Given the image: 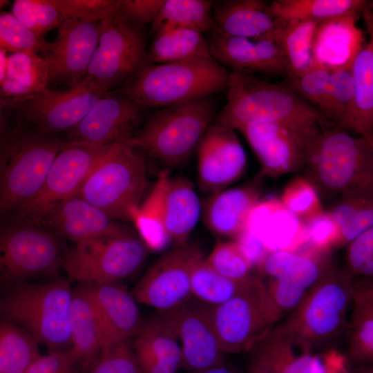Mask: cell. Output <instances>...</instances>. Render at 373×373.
<instances>
[{
	"instance_id": "34",
	"label": "cell",
	"mask_w": 373,
	"mask_h": 373,
	"mask_svg": "<svg viewBox=\"0 0 373 373\" xmlns=\"http://www.w3.org/2000/svg\"><path fill=\"white\" fill-rule=\"evenodd\" d=\"M49 85L46 59L39 53L15 52L8 57V68L0 82L1 97H21L39 94Z\"/></svg>"
},
{
	"instance_id": "6",
	"label": "cell",
	"mask_w": 373,
	"mask_h": 373,
	"mask_svg": "<svg viewBox=\"0 0 373 373\" xmlns=\"http://www.w3.org/2000/svg\"><path fill=\"white\" fill-rule=\"evenodd\" d=\"M213 96L162 108L124 143L169 166L183 164L216 117Z\"/></svg>"
},
{
	"instance_id": "21",
	"label": "cell",
	"mask_w": 373,
	"mask_h": 373,
	"mask_svg": "<svg viewBox=\"0 0 373 373\" xmlns=\"http://www.w3.org/2000/svg\"><path fill=\"white\" fill-rule=\"evenodd\" d=\"M40 222L59 238L75 242L135 234L130 229L78 195L53 204Z\"/></svg>"
},
{
	"instance_id": "60",
	"label": "cell",
	"mask_w": 373,
	"mask_h": 373,
	"mask_svg": "<svg viewBox=\"0 0 373 373\" xmlns=\"http://www.w3.org/2000/svg\"><path fill=\"white\" fill-rule=\"evenodd\" d=\"M8 52L3 48H0V82L2 81L6 75L8 68Z\"/></svg>"
},
{
	"instance_id": "48",
	"label": "cell",
	"mask_w": 373,
	"mask_h": 373,
	"mask_svg": "<svg viewBox=\"0 0 373 373\" xmlns=\"http://www.w3.org/2000/svg\"><path fill=\"white\" fill-rule=\"evenodd\" d=\"M280 200L305 223L325 211L316 188L306 176L291 180L283 189Z\"/></svg>"
},
{
	"instance_id": "38",
	"label": "cell",
	"mask_w": 373,
	"mask_h": 373,
	"mask_svg": "<svg viewBox=\"0 0 373 373\" xmlns=\"http://www.w3.org/2000/svg\"><path fill=\"white\" fill-rule=\"evenodd\" d=\"M257 276L243 280H233L213 269L201 254L195 260L190 279L191 295L211 307L221 305L249 287Z\"/></svg>"
},
{
	"instance_id": "44",
	"label": "cell",
	"mask_w": 373,
	"mask_h": 373,
	"mask_svg": "<svg viewBox=\"0 0 373 373\" xmlns=\"http://www.w3.org/2000/svg\"><path fill=\"white\" fill-rule=\"evenodd\" d=\"M346 356L352 369L373 364V311L352 302Z\"/></svg>"
},
{
	"instance_id": "36",
	"label": "cell",
	"mask_w": 373,
	"mask_h": 373,
	"mask_svg": "<svg viewBox=\"0 0 373 373\" xmlns=\"http://www.w3.org/2000/svg\"><path fill=\"white\" fill-rule=\"evenodd\" d=\"M169 175V171L160 173L147 197L134 211L131 220L139 237L151 251H161L171 242L164 214V193Z\"/></svg>"
},
{
	"instance_id": "16",
	"label": "cell",
	"mask_w": 373,
	"mask_h": 373,
	"mask_svg": "<svg viewBox=\"0 0 373 373\" xmlns=\"http://www.w3.org/2000/svg\"><path fill=\"white\" fill-rule=\"evenodd\" d=\"M176 334L181 346L180 369L197 370L224 363L211 317V306L189 301L158 312Z\"/></svg>"
},
{
	"instance_id": "41",
	"label": "cell",
	"mask_w": 373,
	"mask_h": 373,
	"mask_svg": "<svg viewBox=\"0 0 373 373\" xmlns=\"http://www.w3.org/2000/svg\"><path fill=\"white\" fill-rule=\"evenodd\" d=\"M39 342L17 323L0 324V373H25L41 356Z\"/></svg>"
},
{
	"instance_id": "62",
	"label": "cell",
	"mask_w": 373,
	"mask_h": 373,
	"mask_svg": "<svg viewBox=\"0 0 373 373\" xmlns=\"http://www.w3.org/2000/svg\"><path fill=\"white\" fill-rule=\"evenodd\" d=\"M351 373H373V364L352 368Z\"/></svg>"
},
{
	"instance_id": "13",
	"label": "cell",
	"mask_w": 373,
	"mask_h": 373,
	"mask_svg": "<svg viewBox=\"0 0 373 373\" xmlns=\"http://www.w3.org/2000/svg\"><path fill=\"white\" fill-rule=\"evenodd\" d=\"M108 92L84 80L66 89L51 90L21 97H1V110L41 132L53 135L77 126L93 105Z\"/></svg>"
},
{
	"instance_id": "5",
	"label": "cell",
	"mask_w": 373,
	"mask_h": 373,
	"mask_svg": "<svg viewBox=\"0 0 373 373\" xmlns=\"http://www.w3.org/2000/svg\"><path fill=\"white\" fill-rule=\"evenodd\" d=\"M353 279L345 268L334 265L276 328L312 352L328 347L347 331Z\"/></svg>"
},
{
	"instance_id": "15",
	"label": "cell",
	"mask_w": 373,
	"mask_h": 373,
	"mask_svg": "<svg viewBox=\"0 0 373 373\" xmlns=\"http://www.w3.org/2000/svg\"><path fill=\"white\" fill-rule=\"evenodd\" d=\"M201 254L187 243L162 254L132 289L137 302L164 312L189 301L192 267Z\"/></svg>"
},
{
	"instance_id": "43",
	"label": "cell",
	"mask_w": 373,
	"mask_h": 373,
	"mask_svg": "<svg viewBox=\"0 0 373 373\" xmlns=\"http://www.w3.org/2000/svg\"><path fill=\"white\" fill-rule=\"evenodd\" d=\"M133 345L135 350L146 352L180 369L182 351L180 341L159 313L144 321Z\"/></svg>"
},
{
	"instance_id": "55",
	"label": "cell",
	"mask_w": 373,
	"mask_h": 373,
	"mask_svg": "<svg viewBox=\"0 0 373 373\" xmlns=\"http://www.w3.org/2000/svg\"><path fill=\"white\" fill-rule=\"evenodd\" d=\"M25 373H82L68 350L41 355Z\"/></svg>"
},
{
	"instance_id": "57",
	"label": "cell",
	"mask_w": 373,
	"mask_h": 373,
	"mask_svg": "<svg viewBox=\"0 0 373 373\" xmlns=\"http://www.w3.org/2000/svg\"><path fill=\"white\" fill-rule=\"evenodd\" d=\"M352 302L361 304L373 311V279L356 276L353 279Z\"/></svg>"
},
{
	"instance_id": "25",
	"label": "cell",
	"mask_w": 373,
	"mask_h": 373,
	"mask_svg": "<svg viewBox=\"0 0 373 373\" xmlns=\"http://www.w3.org/2000/svg\"><path fill=\"white\" fill-rule=\"evenodd\" d=\"M246 229L256 236L269 251H297L308 244L306 224L280 198L260 200L251 211Z\"/></svg>"
},
{
	"instance_id": "19",
	"label": "cell",
	"mask_w": 373,
	"mask_h": 373,
	"mask_svg": "<svg viewBox=\"0 0 373 373\" xmlns=\"http://www.w3.org/2000/svg\"><path fill=\"white\" fill-rule=\"evenodd\" d=\"M200 189L209 195L220 191L242 175L245 151L235 130L213 123L196 151Z\"/></svg>"
},
{
	"instance_id": "58",
	"label": "cell",
	"mask_w": 373,
	"mask_h": 373,
	"mask_svg": "<svg viewBox=\"0 0 373 373\" xmlns=\"http://www.w3.org/2000/svg\"><path fill=\"white\" fill-rule=\"evenodd\" d=\"M185 373H240L236 369L227 365L224 363L204 369L186 371Z\"/></svg>"
},
{
	"instance_id": "12",
	"label": "cell",
	"mask_w": 373,
	"mask_h": 373,
	"mask_svg": "<svg viewBox=\"0 0 373 373\" xmlns=\"http://www.w3.org/2000/svg\"><path fill=\"white\" fill-rule=\"evenodd\" d=\"M212 323L224 354L254 350L279 321L257 276L247 289L228 301L211 307Z\"/></svg>"
},
{
	"instance_id": "37",
	"label": "cell",
	"mask_w": 373,
	"mask_h": 373,
	"mask_svg": "<svg viewBox=\"0 0 373 373\" xmlns=\"http://www.w3.org/2000/svg\"><path fill=\"white\" fill-rule=\"evenodd\" d=\"M254 350V356L277 373H312V351L276 328L271 329Z\"/></svg>"
},
{
	"instance_id": "4",
	"label": "cell",
	"mask_w": 373,
	"mask_h": 373,
	"mask_svg": "<svg viewBox=\"0 0 373 373\" xmlns=\"http://www.w3.org/2000/svg\"><path fill=\"white\" fill-rule=\"evenodd\" d=\"M73 289L67 279L21 282L8 287L0 302L3 319L17 323L49 351L70 347Z\"/></svg>"
},
{
	"instance_id": "63",
	"label": "cell",
	"mask_w": 373,
	"mask_h": 373,
	"mask_svg": "<svg viewBox=\"0 0 373 373\" xmlns=\"http://www.w3.org/2000/svg\"><path fill=\"white\" fill-rule=\"evenodd\" d=\"M9 2L8 1L1 0V8L2 6H4L6 4H8Z\"/></svg>"
},
{
	"instance_id": "35",
	"label": "cell",
	"mask_w": 373,
	"mask_h": 373,
	"mask_svg": "<svg viewBox=\"0 0 373 373\" xmlns=\"http://www.w3.org/2000/svg\"><path fill=\"white\" fill-rule=\"evenodd\" d=\"M372 4L365 0H274L268 3V7L282 21L321 22L342 16L358 17Z\"/></svg>"
},
{
	"instance_id": "50",
	"label": "cell",
	"mask_w": 373,
	"mask_h": 373,
	"mask_svg": "<svg viewBox=\"0 0 373 373\" xmlns=\"http://www.w3.org/2000/svg\"><path fill=\"white\" fill-rule=\"evenodd\" d=\"M88 373H142L129 340L103 347Z\"/></svg>"
},
{
	"instance_id": "26",
	"label": "cell",
	"mask_w": 373,
	"mask_h": 373,
	"mask_svg": "<svg viewBox=\"0 0 373 373\" xmlns=\"http://www.w3.org/2000/svg\"><path fill=\"white\" fill-rule=\"evenodd\" d=\"M258 185L225 189L209 195L202 205L205 226L213 234L236 240L245 230L248 217L261 200Z\"/></svg>"
},
{
	"instance_id": "42",
	"label": "cell",
	"mask_w": 373,
	"mask_h": 373,
	"mask_svg": "<svg viewBox=\"0 0 373 373\" xmlns=\"http://www.w3.org/2000/svg\"><path fill=\"white\" fill-rule=\"evenodd\" d=\"M213 3L209 0H164L151 30L156 32L163 27H181L210 32L215 25Z\"/></svg>"
},
{
	"instance_id": "29",
	"label": "cell",
	"mask_w": 373,
	"mask_h": 373,
	"mask_svg": "<svg viewBox=\"0 0 373 373\" xmlns=\"http://www.w3.org/2000/svg\"><path fill=\"white\" fill-rule=\"evenodd\" d=\"M215 27L224 35L272 40L280 20L260 0H230L213 3ZM273 41V40H272Z\"/></svg>"
},
{
	"instance_id": "18",
	"label": "cell",
	"mask_w": 373,
	"mask_h": 373,
	"mask_svg": "<svg viewBox=\"0 0 373 373\" xmlns=\"http://www.w3.org/2000/svg\"><path fill=\"white\" fill-rule=\"evenodd\" d=\"M142 116V106L124 95L108 93L66 133L67 137L70 142L95 146L124 143L136 133Z\"/></svg>"
},
{
	"instance_id": "39",
	"label": "cell",
	"mask_w": 373,
	"mask_h": 373,
	"mask_svg": "<svg viewBox=\"0 0 373 373\" xmlns=\"http://www.w3.org/2000/svg\"><path fill=\"white\" fill-rule=\"evenodd\" d=\"M331 213L340 227L338 248L347 246L373 227V187L341 196L334 202Z\"/></svg>"
},
{
	"instance_id": "33",
	"label": "cell",
	"mask_w": 373,
	"mask_h": 373,
	"mask_svg": "<svg viewBox=\"0 0 373 373\" xmlns=\"http://www.w3.org/2000/svg\"><path fill=\"white\" fill-rule=\"evenodd\" d=\"M212 57L208 40L198 30L163 27L155 32L146 55V65Z\"/></svg>"
},
{
	"instance_id": "22",
	"label": "cell",
	"mask_w": 373,
	"mask_h": 373,
	"mask_svg": "<svg viewBox=\"0 0 373 373\" xmlns=\"http://www.w3.org/2000/svg\"><path fill=\"white\" fill-rule=\"evenodd\" d=\"M207 40L211 56L230 71L289 76L287 59L274 41L229 36L215 25Z\"/></svg>"
},
{
	"instance_id": "31",
	"label": "cell",
	"mask_w": 373,
	"mask_h": 373,
	"mask_svg": "<svg viewBox=\"0 0 373 373\" xmlns=\"http://www.w3.org/2000/svg\"><path fill=\"white\" fill-rule=\"evenodd\" d=\"M363 15L370 39L353 62L355 95L346 129L358 134L373 146V21L369 9Z\"/></svg>"
},
{
	"instance_id": "54",
	"label": "cell",
	"mask_w": 373,
	"mask_h": 373,
	"mask_svg": "<svg viewBox=\"0 0 373 373\" xmlns=\"http://www.w3.org/2000/svg\"><path fill=\"white\" fill-rule=\"evenodd\" d=\"M373 257V227L368 229L347 245L345 270L356 277L364 264Z\"/></svg>"
},
{
	"instance_id": "27",
	"label": "cell",
	"mask_w": 373,
	"mask_h": 373,
	"mask_svg": "<svg viewBox=\"0 0 373 373\" xmlns=\"http://www.w3.org/2000/svg\"><path fill=\"white\" fill-rule=\"evenodd\" d=\"M70 347L68 351L82 373H88L106 344L101 318L85 287L73 289L70 314Z\"/></svg>"
},
{
	"instance_id": "1",
	"label": "cell",
	"mask_w": 373,
	"mask_h": 373,
	"mask_svg": "<svg viewBox=\"0 0 373 373\" xmlns=\"http://www.w3.org/2000/svg\"><path fill=\"white\" fill-rule=\"evenodd\" d=\"M226 103L213 123L239 131L251 124L272 123L289 129L309 146L334 126L314 106L283 85L252 74L231 71Z\"/></svg>"
},
{
	"instance_id": "20",
	"label": "cell",
	"mask_w": 373,
	"mask_h": 373,
	"mask_svg": "<svg viewBox=\"0 0 373 373\" xmlns=\"http://www.w3.org/2000/svg\"><path fill=\"white\" fill-rule=\"evenodd\" d=\"M239 131L260 162V177L278 178L305 171L309 147L289 129L276 124L261 123L247 125Z\"/></svg>"
},
{
	"instance_id": "11",
	"label": "cell",
	"mask_w": 373,
	"mask_h": 373,
	"mask_svg": "<svg viewBox=\"0 0 373 373\" xmlns=\"http://www.w3.org/2000/svg\"><path fill=\"white\" fill-rule=\"evenodd\" d=\"M142 28L117 12L101 19L99 44L82 80L108 92L135 75L146 65Z\"/></svg>"
},
{
	"instance_id": "3",
	"label": "cell",
	"mask_w": 373,
	"mask_h": 373,
	"mask_svg": "<svg viewBox=\"0 0 373 373\" xmlns=\"http://www.w3.org/2000/svg\"><path fill=\"white\" fill-rule=\"evenodd\" d=\"M63 142L19 119L10 127L1 126L2 215L13 211L37 193Z\"/></svg>"
},
{
	"instance_id": "59",
	"label": "cell",
	"mask_w": 373,
	"mask_h": 373,
	"mask_svg": "<svg viewBox=\"0 0 373 373\" xmlns=\"http://www.w3.org/2000/svg\"><path fill=\"white\" fill-rule=\"evenodd\" d=\"M248 373H277L265 362L253 356L249 367Z\"/></svg>"
},
{
	"instance_id": "49",
	"label": "cell",
	"mask_w": 373,
	"mask_h": 373,
	"mask_svg": "<svg viewBox=\"0 0 373 373\" xmlns=\"http://www.w3.org/2000/svg\"><path fill=\"white\" fill-rule=\"evenodd\" d=\"M205 260L216 271L233 280L252 275L253 266L236 240H218Z\"/></svg>"
},
{
	"instance_id": "40",
	"label": "cell",
	"mask_w": 373,
	"mask_h": 373,
	"mask_svg": "<svg viewBox=\"0 0 373 373\" xmlns=\"http://www.w3.org/2000/svg\"><path fill=\"white\" fill-rule=\"evenodd\" d=\"M319 23L308 20H280L272 40L280 46L287 59L289 77L299 75L311 66L312 41Z\"/></svg>"
},
{
	"instance_id": "28",
	"label": "cell",
	"mask_w": 373,
	"mask_h": 373,
	"mask_svg": "<svg viewBox=\"0 0 373 373\" xmlns=\"http://www.w3.org/2000/svg\"><path fill=\"white\" fill-rule=\"evenodd\" d=\"M332 251L307 245L297 251H269L258 269L268 279H283L309 291L334 266Z\"/></svg>"
},
{
	"instance_id": "47",
	"label": "cell",
	"mask_w": 373,
	"mask_h": 373,
	"mask_svg": "<svg viewBox=\"0 0 373 373\" xmlns=\"http://www.w3.org/2000/svg\"><path fill=\"white\" fill-rule=\"evenodd\" d=\"M332 71L328 67L312 60L307 70L299 75L286 77L282 84L324 115Z\"/></svg>"
},
{
	"instance_id": "10",
	"label": "cell",
	"mask_w": 373,
	"mask_h": 373,
	"mask_svg": "<svg viewBox=\"0 0 373 373\" xmlns=\"http://www.w3.org/2000/svg\"><path fill=\"white\" fill-rule=\"evenodd\" d=\"M149 249L136 233L75 242L64 255L62 269L70 282L79 284L120 283L135 274Z\"/></svg>"
},
{
	"instance_id": "32",
	"label": "cell",
	"mask_w": 373,
	"mask_h": 373,
	"mask_svg": "<svg viewBox=\"0 0 373 373\" xmlns=\"http://www.w3.org/2000/svg\"><path fill=\"white\" fill-rule=\"evenodd\" d=\"M202 213V205L194 186L184 176L168 178L164 198V222L175 246L187 243Z\"/></svg>"
},
{
	"instance_id": "9",
	"label": "cell",
	"mask_w": 373,
	"mask_h": 373,
	"mask_svg": "<svg viewBox=\"0 0 373 373\" xmlns=\"http://www.w3.org/2000/svg\"><path fill=\"white\" fill-rule=\"evenodd\" d=\"M146 183V162L125 143L109 146L76 195L114 220H131Z\"/></svg>"
},
{
	"instance_id": "52",
	"label": "cell",
	"mask_w": 373,
	"mask_h": 373,
	"mask_svg": "<svg viewBox=\"0 0 373 373\" xmlns=\"http://www.w3.org/2000/svg\"><path fill=\"white\" fill-rule=\"evenodd\" d=\"M308 231V244L323 250L338 248L340 227L328 211L305 222Z\"/></svg>"
},
{
	"instance_id": "30",
	"label": "cell",
	"mask_w": 373,
	"mask_h": 373,
	"mask_svg": "<svg viewBox=\"0 0 373 373\" xmlns=\"http://www.w3.org/2000/svg\"><path fill=\"white\" fill-rule=\"evenodd\" d=\"M357 18L342 16L320 22L313 37L312 60L331 70L353 63L363 42Z\"/></svg>"
},
{
	"instance_id": "51",
	"label": "cell",
	"mask_w": 373,
	"mask_h": 373,
	"mask_svg": "<svg viewBox=\"0 0 373 373\" xmlns=\"http://www.w3.org/2000/svg\"><path fill=\"white\" fill-rule=\"evenodd\" d=\"M263 284L279 320L294 311L309 291L280 278L268 279Z\"/></svg>"
},
{
	"instance_id": "7",
	"label": "cell",
	"mask_w": 373,
	"mask_h": 373,
	"mask_svg": "<svg viewBox=\"0 0 373 373\" xmlns=\"http://www.w3.org/2000/svg\"><path fill=\"white\" fill-rule=\"evenodd\" d=\"M306 177L319 195L336 198L373 186V146L344 129H325L307 160Z\"/></svg>"
},
{
	"instance_id": "2",
	"label": "cell",
	"mask_w": 373,
	"mask_h": 373,
	"mask_svg": "<svg viewBox=\"0 0 373 373\" xmlns=\"http://www.w3.org/2000/svg\"><path fill=\"white\" fill-rule=\"evenodd\" d=\"M230 73L213 57L148 64L115 93L142 107L164 108L227 90Z\"/></svg>"
},
{
	"instance_id": "53",
	"label": "cell",
	"mask_w": 373,
	"mask_h": 373,
	"mask_svg": "<svg viewBox=\"0 0 373 373\" xmlns=\"http://www.w3.org/2000/svg\"><path fill=\"white\" fill-rule=\"evenodd\" d=\"M164 0H120L117 13L128 21L142 27L157 19Z\"/></svg>"
},
{
	"instance_id": "46",
	"label": "cell",
	"mask_w": 373,
	"mask_h": 373,
	"mask_svg": "<svg viewBox=\"0 0 373 373\" xmlns=\"http://www.w3.org/2000/svg\"><path fill=\"white\" fill-rule=\"evenodd\" d=\"M0 48L8 52H51L55 42L47 41L41 36L24 26L11 12H1L0 15Z\"/></svg>"
},
{
	"instance_id": "17",
	"label": "cell",
	"mask_w": 373,
	"mask_h": 373,
	"mask_svg": "<svg viewBox=\"0 0 373 373\" xmlns=\"http://www.w3.org/2000/svg\"><path fill=\"white\" fill-rule=\"evenodd\" d=\"M99 21L70 19L57 28L55 47L44 54L49 85L71 87L86 76L99 44Z\"/></svg>"
},
{
	"instance_id": "8",
	"label": "cell",
	"mask_w": 373,
	"mask_h": 373,
	"mask_svg": "<svg viewBox=\"0 0 373 373\" xmlns=\"http://www.w3.org/2000/svg\"><path fill=\"white\" fill-rule=\"evenodd\" d=\"M0 232L1 280L8 287L33 279L57 277L64 255L59 237L41 222L15 212Z\"/></svg>"
},
{
	"instance_id": "24",
	"label": "cell",
	"mask_w": 373,
	"mask_h": 373,
	"mask_svg": "<svg viewBox=\"0 0 373 373\" xmlns=\"http://www.w3.org/2000/svg\"><path fill=\"white\" fill-rule=\"evenodd\" d=\"M82 285L102 321L106 339L104 346L137 336L145 321L131 292L120 283Z\"/></svg>"
},
{
	"instance_id": "56",
	"label": "cell",
	"mask_w": 373,
	"mask_h": 373,
	"mask_svg": "<svg viewBox=\"0 0 373 373\" xmlns=\"http://www.w3.org/2000/svg\"><path fill=\"white\" fill-rule=\"evenodd\" d=\"M236 241L240 245L253 267L258 268L269 252L262 241L247 229Z\"/></svg>"
},
{
	"instance_id": "61",
	"label": "cell",
	"mask_w": 373,
	"mask_h": 373,
	"mask_svg": "<svg viewBox=\"0 0 373 373\" xmlns=\"http://www.w3.org/2000/svg\"><path fill=\"white\" fill-rule=\"evenodd\" d=\"M357 276H364L373 279V257L364 264Z\"/></svg>"
},
{
	"instance_id": "45",
	"label": "cell",
	"mask_w": 373,
	"mask_h": 373,
	"mask_svg": "<svg viewBox=\"0 0 373 373\" xmlns=\"http://www.w3.org/2000/svg\"><path fill=\"white\" fill-rule=\"evenodd\" d=\"M353 63L332 70L324 116L334 126L346 129L352 113L355 83Z\"/></svg>"
},
{
	"instance_id": "14",
	"label": "cell",
	"mask_w": 373,
	"mask_h": 373,
	"mask_svg": "<svg viewBox=\"0 0 373 373\" xmlns=\"http://www.w3.org/2000/svg\"><path fill=\"white\" fill-rule=\"evenodd\" d=\"M110 145L64 142L40 190L12 212L40 222L53 204L77 195Z\"/></svg>"
},
{
	"instance_id": "23",
	"label": "cell",
	"mask_w": 373,
	"mask_h": 373,
	"mask_svg": "<svg viewBox=\"0 0 373 373\" xmlns=\"http://www.w3.org/2000/svg\"><path fill=\"white\" fill-rule=\"evenodd\" d=\"M120 0H15L11 12L44 36L70 19L100 21L117 13Z\"/></svg>"
}]
</instances>
